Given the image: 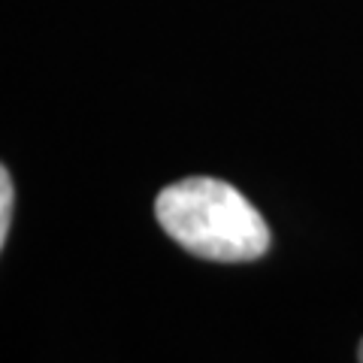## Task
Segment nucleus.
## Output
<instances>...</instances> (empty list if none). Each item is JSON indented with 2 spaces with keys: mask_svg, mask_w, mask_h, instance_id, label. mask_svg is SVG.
I'll return each mask as SVG.
<instances>
[{
  "mask_svg": "<svg viewBox=\"0 0 363 363\" xmlns=\"http://www.w3.org/2000/svg\"><path fill=\"white\" fill-rule=\"evenodd\" d=\"M155 218L185 252L242 264L269 248V227L233 185L209 176L173 182L155 200Z\"/></svg>",
  "mask_w": 363,
  "mask_h": 363,
  "instance_id": "f257e3e1",
  "label": "nucleus"
},
{
  "mask_svg": "<svg viewBox=\"0 0 363 363\" xmlns=\"http://www.w3.org/2000/svg\"><path fill=\"white\" fill-rule=\"evenodd\" d=\"M13 179H9L6 167L0 164V248L6 242V233H9V221H13Z\"/></svg>",
  "mask_w": 363,
  "mask_h": 363,
  "instance_id": "f03ea898",
  "label": "nucleus"
},
{
  "mask_svg": "<svg viewBox=\"0 0 363 363\" xmlns=\"http://www.w3.org/2000/svg\"><path fill=\"white\" fill-rule=\"evenodd\" d=\"M357 357H360V360H363V342H360V351H357Z\"/></svg>",
  "mask_w": 363,
  "mask_h": 363,
  "instance_id": "7ed1b4c3",
  "label": "nucleus"
}]
</instances>
